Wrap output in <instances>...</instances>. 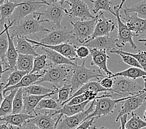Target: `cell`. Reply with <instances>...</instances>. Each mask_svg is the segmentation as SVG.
Segmentation results:
<instances>
[{
	"instance_id": "cell-54",
	"label": "cell",
	"mask_w": 146,
	"mask_h": 129,
	"mask_svg": "<svg viewBox=\"0 0 146 129\" xmlns=\"http://www.w3.org/2000/svg\"><path fill=\"white\" fill-rule=\"evenodd\" d=\"M138 41L139 42L144 43V45L145 46H146V38H144V39H140L138 40Z\"/></svg>"
},
{
	"instance_id": "cell-33",
	"label": "cell",
	"mask_w": 146,
	"mask_h": 129,
	"mask_svg": "<svg viewBox=\"0 0 146 129\" xmlns=\"http://www.w3.org/2000/svg\"><path fill=\"white\" fill-rule=\"evenodd\" d=\"M24 95H44L53 92L54 89L48 88L39 84H34L23 88Z\"/></svg>"
},
{
	"instance_id": "cell-51",
	"label": "cell",
	"mask_w": 146,
	"mask_h": 129,
	"mask_svg": "<svg viewBox=\"0 0 146 129\" xmlns=\"http://www.w3.org/2000/svg\"><path fill=\"white\" fill-rule=\"evenodd\" d=\"M90 129H111V128H106L105 127H96L95 125H93L90 128ZM118 129H121V127H119Z\"/></svg>"
},
{
	"instance_id": "cell-35",
	"label": "cell",
	"mask_w": 146,
	"mask_h": 129,
	"mask_svg": "<svg viewBox=\"0 0 146 129\" xmlns=\"http://www.w3.org/2000/svg\"><path fill=\"white\" fill-rule=\"evenodd\" d=\"M62 107L61 104L54 98L44 97L38 104L36 108V112L42 109H50L51 110H58Z\"/></svg>"
},
{
	"instance_id": "cell-58",
	"label": "cell",
	"mask_w": 146,
	"mask_h": 129,
	"mask_svg": "<svg viewBox=\"0 0 146 129\" xmlns=\"http://www.w3.org/2000/svg\"></svg>"
},
{
	"instance_id": "cell-53",
	"label": "cell",
	"mask_w": 146,
	"mask_h": 129,
	"mask_svg": "<svg viewBox=\"0 0 146 129\" xmlns=\"http://www.w3.org/2000/svg\"><path fill=\"white\" fill-rule=\"evenodd\" d=\"M126 0H121L120 4L119 5V8L120 10L123 8V6L125 4V3H126Z\"/></svg>"
},
{
	"instance_id": "cell-2",
	"label": "cell",
	"mask_w": 146,
	"mask_h": 129,
	"mask_svg": "<svg viewBox=\"0 0 146 129\" xmlns=\"http://www.w3.org/2000/svg\"><path fill=\"white\" fill-rule=\"evenodd\" d=\"M73 68L74 66L72 65H55L48 62L44 75L39 81L35 83V84L48 82L52 85L54 89L60 88L65 84L69 85L68 83L72 74Z\"/></svg>"
},
{
	"instance_id": "cell-12",
	"label": "cell",
	"mask_w": 146,
	"mask_h": 129,
	"mask_svg": "<svg viewBox=\"0 0 146 129\" xmlns=\"http://www.w3.org/2000/svg\"><path fill=\"white\" fill-rule=\"evenodd\" d=\"M95 100L92 101L87 109L72 116H63L57 125V129H75L83 122L95 109Z\"/></svg>"
},
{
	"instance_id": "cell-44",
	"label": "cell",
	"mask_w": 146,
	"mask_h": 129,
	"mask_svg": "<svg viewBox=\"0 0 146 129\" xmlns=\"http://www.w3.org/2000/svg\"><path fill=\"white\" fill-rule=\"evenodd\" d=\"M76 54L77 55V57L82 60L87 59L90 55H91L90 53V48L86 45H83L80 47H76Z\"/></svg>"
},
{
	"instance_id": "cell-25",
	"label": "cell",
	"mask_w": 146,
	"mask_h": 129,
	"mask_svg": "<svg viewBox=\"0 0 146 129\" xmlns=\"http://www.w3.org/2000/svg\"><path fill=\"white\" fill-rule=\"evenodd\" d=\"M36 115L28 114L24 112H21L18 114H11L9 115H8V116L1 117L0 120L2 122H5L6 123H8L10 125H13V126L15 127H19L23 125L24 124L27 122L31 118L35 117Z\"/></svg>"
},
{
	"instance_id": "cell-20",
	"label": "cell",
	"mask_w": 146,
	"mask_h": 129,
	"mask_svg": "<svg viewBox=\"0 0 146 129\" xmlns=\"http://www.w3.org/2000/svg\"><path fill=\"white\" fill-rule=\"evenodd\" d=\"M45 72H46V69L41 73H27L24 77L21 80V81L18 83V84H16L14 86H11L8 87V88H5L3 91H1V100L3 101V98L5 96V94L8 91H11L21 88H26L28 87L30 85L34 84L36 82L40 79L41 77H42V76L44 75Z\"/></svg>"
},
{
	"instance_id": "cell-13",
	"label": "cell",
	"mask_w": 146,
	"mask_h": 129,
	"mask_svg": "<svg viewBox=\"0 0 146 129\" xmlns=\"http://www.w3.org/2000/svg\"><path fill=\"white\" fill-rule=\"evenodd\" d=\"M65 3L70 6L68 13L70 17H78L80 20H87L96 17L92 13L87 4L83 0H67Z\"/></svg>"
},
{
	"instance_id": "cell-8",
	"label": "cell",
	"mask_w": 146,
	"mask_h": 129,
	"mask_svg": "<svg viewBox=\"0 0 146 129\" xmlns=\"http://www.w3.org/2000/svg\"><path fill=\"white\" fill-rule=\"evenodd\" d=\"M144 82V88L136 95L129 96L127 98L122 101V106L118 111L117 116L115 118L116 122L119 120L121 116L124 114H131L139 108L146 101V77L142 78Z\"/></svg>"
},
{
	"instance_id": "cell-14",
	"label": "cell",
	"mask_w": 146,
	"mask_h": 129,
	"mask_svg": "<svg viewBox=\"0 0 146 129\" xmlns=\"http://www.w3.org/2000/svg\"><path fill=\"white\" fill-rule=\"evenodd\" d=\"M121 18L135 37L143 36L146 38V19L141 18L134 13H124Z\"/></svg>"
},
{
	"instance_id": "cell-42",
	"label": "cell",
	"mask_w": 146,
	"mask_h": 129,
	"mask_svg": "<svg viewBox=\"0 0 146 129\" xmlns=\"http://www.w3.org/2000/svg\"><path fill=\"white\" fill-rule=\"evenodd\" d=\"M57 90V101L61 105L66 102L72 96L70 86L68 84H65L60 88L54 89Z\"/></svg>"
},
{
	"instance_id": "cell-40",
	"label": "cell",
	"mask_w": 146,
	"mask_h": 129,
	"mask_svg": "<svg viewBox=\"0 0 146 129\" xmlns=\"http://www.w3.org/2000/svg\"><path fill=\"white\" fill-rule=\"evenodd\" d=\"M146 127V121L142 120L137 114L133 112L131 117L125 125L126 129H142Z\"/></svg>"
},
{
	"instance_id": "cell-41",
	"label": "cell",
	"mask_w": 146,
	"mask_h": 129,
	"mask_svg": "<svg viewBox=\"0 0 146 129\" xmlns=\"http://www.w3.org/2000/svg\"><path fill=\"white\" fill-rule=\"evenodd\" d=\"M24 112V89L18 88L13 101L12 114H18Z\"/></svg>"
},
{
	"instance_id": "cell-55",
	"label": "cell",
	"mask_w": 146,
	"mask_h": 129,
	"mask_svg": "<svg viewBox=\"0 0 146 129\" xmlns=\"http://www.w3.org/2000/svg\"><path fill=\"white\" fill-rule=\"evenodd\" d=\"M143 117H144V119L145 121H146V109L144 110V115H143Z\"/></svg>"
},
{
	"instance_id": "cell-32",
	"label": "cell",
	"mask_w": 146,
	"mask_h": 129,
	"mask_svg": "<svg viewBox=\"0 0 146 129\" xmlns=\"http://www.w3.org/2000/svg\"><path fill=\"white\" fill-rule=\"evenodd\" d=\"M0 36V58H1V65L5 67L6 71H9V65L6 61V54L9 46V40L7 34L5 32L1 34Z\"/></svg>"
},
{
	"instance_id": "cell-34",
	"label": "cell",
	"mask_w": 146,
	"mask_h": 129,
	"mask_svg": "<svg viewBox=\"0 0 146 129\" xmlns=\"http://www.w3.org/2000/svg\"><path fill=\"white\" fill-rule=\"evenodd\" d=\"M27 72L19 70V69H15L13 71H11V73L9 75L8 78L7 79V83L5 85L4 83L1 82V91H3L5 88H8V87L14 86L21 81V80L27 74Z\"/></svg>"
},
{
	"instance_id": "cell-10",
	"label": "cell",
	"mask_w": 146,
	"mask_h": 129,
	"mask_svg": "<svg viewBox=\"0 0 146 129\" xmlns=\"http://www.w3.org/2000/svg\"><path fill=\"white\" fill-rule=\"evenodd\" d=\"M75 39L72 29L70 30L65 27L61 28H54L44 36L39 42L46 45H58L62 43L69 42V41Z\"/></svg>"
},
{
	"instance_id": "cell-31",
	"label": "cell",
	"mask_w": 146,
	"mask_h": 129,
	"mask_svg": "<svg viewBox=\"0 0 146 129\" xmlns=\"http://www.w3.org/2000/svg\"><path fill=\"white\" fill-rule=\"evenodd\" d=\"M117 76H126V77L133 78L134 79H137V78H144V77H146V71L141 68L131 67L130 68L125 69V70L113 73V75L109 76L111 78H114Z\"/></svg>"
},
{
	"instance_id": "cell-26",
	"label": "cell",
	"mask_w": 146,
	"mask_h": 129,
	"mask_svg": "<svg viewBox=\"0 0 146 129\" xmlns=\"http://www.w3.org/2000/svg\"><path fill=\"white\" fill-rule=\"evenodd\" d=\"M27 40L25 36L16 37V49L19 54L32 55L34 56H38L39 54L36 51V47Z\"/></svg>"
},
{
	"instance_id": "cell-16",
	"label": "cell",
	"mask_w": 146,
	"mask_h": 129,
	"mask_svg": "<svg viewBox=\"0 0 146 129\" xmlns=\"http://www.w3.org/2000/svg\"><path fill=\"white\" fill-rule=\"evenodd\" d=\"M90 48H98V49L111 51L121 48L122 47L118 43L117 39L110 36H100L86 42L84 44Z\"/></svg>"
},
{
	"instance_id": "cell-43",
	"label": "cell",
	"mask_w": 146,
	"mask_h": 129,
	"mask_svg": "<svg viewBox=\"0 0 146 129\" xmlns=\"http://www.w3.org/2000/svg\"><path fill=\"white\" fill-rule=\"evenodd\" d=\"M117 55H119L121 58V60L119 61V62H123L124 64H127V65L131 66V67H139L142 68L139 62L134 57L131 56V55L121 53L117 54Z\"/></svg>"
},
{
	"instance_id": "cell-38",
	"label": "cell",
	"mask_w": 146,
	"mask_h": 129,
	"mask_svg": "<svg viewBox=\"0 0 146 129\" xmlns=\"http://www.w3.org/2000/svg\"><path fill=\"white\" fill-rule=\"evenodd\" d=\"M111 54H117L119 53L124 54H128L131 56L134 57L136 60L139 62L141 67H142L145 71H146V51L145 50H139L137 53H131V52H125L121 48H118V49L113 50L110 51Z\"/></svg>"
},
{
	"instance_id": "cell-49",
	"label": "cell",
	"mask_w": 146,
	"mask_h": 129,
	"mask_svg": "<svg viewBox=\"0 0 146 129\" xmlns=\"http://www.w3.org/2000/svg\"><path fill=\"white\" fill-rule=\"evenodd\" d=\"M129 114H124V116H121L119 118V120L121 122V129H126L125 128V125H126V123L127 122V118Z\"/></svg>"
},
{
	"instance_id": "cell-47",
	"label": "cell",
	"mask_w": 146,
	"mask_h": 129,
	"mask_svg": "<svg viewBox=\"0 0 146 129\" xmlns=\"http://www.w3.org/2000/svg\"><path fill=\"white\" fill-rule=\"evenodd\" d=\"M95 119H96L95 117L90 118L86 120L83 122H82L75 129H90L93 125V122L94 121H95Z\"/></svg>"
},
{
	"instance_id": "cell-7",
	"label": "cell",
	"mask_w": 146,
	"mask_h": 129,
	"mask_svg": "<svg viewBox=\"0 0 146 129\" xmlns=\"http://www.w3.org/2000/svg\"><path fill=\"white\" fill-rule=\"evenodd\" d=\"M99 16L96 15L95 18L91 19L70 22L73 26V34L78 42L84 44L92 37Z\"/></svg>"
},
{
	"instance_id": "cell-23",
	"label": "cell",
	"mask_w": 146,
	"mask_h": 129,
	"mask_svg": "<svg viewBox=\"0 0 146 129\" xmlns=\"http://www.w3.org/2000/svg\"><path fill=\"white\" fill-rule=\"evenodd\" d=\"M42 50L47 55L48 61L53 65H67L75 66L78 64L77 61H73L70 58L64 56L63 55L54 50H52L50 48L42 47Z\"/></svg>"
},
{
	"instance_id": "cell-1",
	"label": "cell",
	"mask_w": 146,
	"mask_h": 129,
	"mask_svg": "<svg viewBox=\"0 0 146 129\" xmlns=\"http://www.w3.org/2000/svg\"><path fill=\"white\" fill-rule=\"evenodd\" d=\"M41 14L40 12H36L27 16L24 18L21 19L9 28V32L12 37L25 36L30 35H35L40 32H50L43 25L44 22H48L47 19H40Z\"/></svg>"
},
{
	"instance_id": "cell-28",
	"label": "cell",
	"mask_w": 146,
	"mask_h": 129,
	"mask_svg": "<svg viewBox=\"0 0 146 129\" xmlns=\"http://www.w3.org/2000/svg\"><path fill=\"white\" fill-rule=\"evenodd\" d=\"M86 91H95L97 93H100V92H106L109 91L108 89L104 88L101 84L99 81H89L88 83H85V85H83L82 86H81L76 91H75L74 94H73L72 96L69 98L66 102H65L64 104H62V106H63L64 104H65L67 103H68L69 101H70L73 97L81 95V94L83 93Z\"/></svg>"
},
{
	"instance_id": "cell-39",
	"label": "cell",
	"mask_w": 146,
	"mask_h": 129,
	"mask_svg": "<svg viewBox=\"0 0 146 129\" xmlns=\"http://www.w3.org/2000/svg\"><path fill=\"white\" fill-rule=\"evenodd\" d=\"M48 64V61L46 54L35 57L34 61L33 69L31 71V73H41L44 71L47 68Z\"/></svg>"
},
{
	"instance_id": "cell-27",
	"label": "cell",
	"mask_w": 146,
	"mask_h": 129,
	"mask_svg": "<svg viewBox=\"0 0 146 129\" xmlns=\"http://www.w3.org/2000/svg\"><path fill=\"white\" fill-rule=\"evenodd\" d=\"M20 3H16L13 1V0H8L5 3L1 5L0 12H1V19H0V25L1 29L3 30V28L5 27V24L6 22V21L8 19L13 13L15 11L16 7L19 6Z\"/></svg>"
},
{
	"instance_id": "cell-48",
	"label": "cell",
	"mask_w": 146,
	"mask_h": 129,
	"mask_svg": "<svg viewBox=\"0 0 146 129\" xmlns=\"http://www.w3.org/2000/svg\"><path fill=\"white\" fill-rule=\"evenodd\" d=\"M17 129H41L39 127H37L36 124H34L31 122H27L26 124H24L22 126L19 127H16Z\"/></svg>"
},
{
	"instance_id": "cell-9",
	"label": "cell",
	"mask_w": 146,
	"mask_h": 129,
	"mask_svg": "<svg viewBox=\"0 0 146 129\" xmlns=\"http://www.w3.org/2000/svg\"><path fill=\"white\" fill-rule=\"evenodd\" d=\"M113 10L114 13L113 14V15L116 17L117 21V39L118 40V43L121 45V47H124L126 44H129L132 48L135 50L137 48V45L134 43L133 40V37L134 36V34L122 20L121 15H120L119 5L114 6Z\"/></svg>"
},
{
	"instance_id": "cell-36",
	"label": "cell",
	"mask_w": 146,
	"mask_h": 129,
	"mask_svg": "<svg viewBox=\"0 0 146 129\" xmlns=\"http://www.w3.org/2000/svg\"><path fill=\"white\" fill-rule=\"evenodd\" d=\"M90 1L93 4L92 12L94 15L101 11H108L112 15L114 13V10L111 8L112 2L110 0H90Z\"/></svg>"
},
{
	"instance_id": "cell-56",
	"label": "cell",
	"mask_w": 146,
	"mask_h": 129,
	"mask_svg": "<svg viewBox=\"0 0 146 129\" xmlns=\"http://www.w3.org/2000/svg\"><path fill=\"white\" fill-rule=\"evenodd\" d=\"M6 1V0H0V5H2L3 3H5Z\"/></svg>"
},
{
	"instance_id": "cell-3",
	"label": "cell",
	"mask_w": 146,
	"mask_h": 129,
	"mask_svg": "<svg viewBox=\"0 0 146 129\" xmlns=\"http://www.w3.org/2000/svg\"><path fill=\"white\" fill-rule=\"evenodd\" d=\"M86 60L87 59H84L80 65L76 64L73 68L72 74L68 83L71 88L72 96L81 86L92 79L96 78L99 81L100 78L105 77L100 69H89L86 67Z\"/></svg>"
},
{
	"instance_id": "cell-5",
	"label": "cell",
	"mask_w": 146,
	"mask_h": 129,
	"mask_svg": "<svg viewBox=\"0 0 146 129\" xmlns=\"http://www.w3.org/2000/svg\"><path fill=\"white\" fill-rule=\"evenodd\" d=\"M49 3L50 1L47 0H26L21 2L6 23L10 27L13 24L18 22L31 14L37 12L42 7L47 6Z\"/></svg>"
},
{
	"instance_id": "cell-45",
	"label": "cell",
	"mask_w": 146,
	"mask_h": 129,
	"mask_svg": "<svg viewBox=\"0 0 146 129\" xmlns=\"http://www.w3.org/2000/svg\"><path fill=\"white\" fill-rule=\"evenodd\" d=\"M100 83L104 88L108 89L109 91L110 90L113 88V85H114V78H111L109 76H105V77L102 78L98 81Z\"/></svg>"
},
{
	"instance_id": "cell-19",
	"label": "cell",
	"mask_w": 146,
	"mask_h": 129,
	"mask_svg": "<svg viewBox=\"0 0 146 129\" xmlns=\"http://www.w3.org/2000/svg\"><path fill=\"white\" fill-rule=\"evenodd\" d=\"M107 50L98 48H90V53L92 58L91 65H95L101 70L106 73V76H110L113 73L108 68L107 62L110 56L107 54Z\"/></svg>"
},
{
	"instance_id": "cell-21",
	"label": "cell",
	"mask_w": 146,
	"mask_h": 129,
	"mask_svg": "<svg viewBox=\"0 0 146 129\" xmlns=\"http://www.w3.org/2000/svg\"><path fill=\"white\" fill-rule=\"evenodd\" d=\"M4 28V30H2L1 34H3L6 32L9 40L8 49L6 54V61L9 65V69L11 71H13L16 69V65L17 60H18L19 54L18 51H17L16 47H15V42H14V37H12L9 32L8 29L9 27L7 24V23H5Z\"/></svg>"
},
{
	"instance_id": "cell-15",
	"label": "cell",
	"mask_w": 146,
	"mask_h": 129,
	"mask_svg": "<svg viewBox=\"0 0 146 129\" xmlns=\"http://www.w3.org/2000/svg\"><path fill=\"white\" fill-rule=\"evenodd\" d=\"M27 40L31 43H32L34 45H35L36 47L41 46L44 47H46L50 48L52 50L56 51L60 54L63 55L64 56L70 58V60L73 61H77V55L76 54V45H74L70 42L62 43L58 45H46L40 43V42L37 41L35 40H33L29 39L28 37H26Z\"/></svg>"
},
{
	"instance_id": "cell-11",
	"label": "cell",
	"mask_w": 146,
	"mask_h": 129,
	"mask_svg": "<svg viewBox=\"0 0 146 129\" xmlns=\"http://www.w3.org/2000/svg\"><path fill=\"white\" fill-rule=\"evenodd\" d=\"M68 13L67 9L54 0H51L49 4L47 6V8L42 13H40L41 16L44 17L45 19H47L54 24V28L56 29L62 27V21L65 15H68Z\"/></svg>"
},
{
	"instance_id": "cell-18",
	"label": "cell",
	"mask_w": 146,
	"mask_h": 129,
	"mask_svg": "<svg viewBox=\"0 0 146 129\" xmlns=\"http://www.w3.org/2000/svg\"><path fill=\"white\" fill-rule=\"evenodd\" d=\"M54 112H52V111L37 113L35 117L28 121L36 124L41 129H57V118H54Z\"/></svg>"
},
{
	"instance_id": "cell-57",
	"label": "cell",
	"mask_w": 146,
	"mask_h": 129,
	"mask_svg": "<svg viewBox=\"0 0 146 129\" xmlns=\"http://www.w3.org/2000/svg\"><path fill=\"white\" fill-rule=\"evenodd\" d=\"M12 127H13V129H17L16 127H15V126H13V125H12Z\"/></svg>"
},
{
	"instance_id": "cell-46",
	"label": "cell",
	"mask_w": 146,
	"mask_h": 129,
	"mask_svg": "<svg viewBox=\"0 0 146 129\" xmlns=\"http://www.w3.org/2000/svg\"><path fill=\"white\" fill-rule=\"evenodd\" d=\"M85 101H86L84 94L82 93L81 95L74 97L66 104H68V105L72 106V105H76V104H82L83 103L85 102Z\"/></svg>"
},
{
	"instance_id": "cell-22",
	"label": "cell",
	"mask_w": 146,
	"mask_h": 129,
	"mask_svg": "<svg viewBox=\"0 0 146 129\" xmlns=\"http://www.w3.org/2000/svg\"><path fill=\"white\" fill-rule=\"evenodd\" d=\"M57 90L54 89L47 95H24V112L36 115L37 112H36V108L40 101L44 97L57 95Z\"/></svg>"
},
{
	"instance_id": "cell-59",
	"label": "cell",
	"mask_w": 146,
	"mask_h": 129,
	"mask_svg": "<svg viewBox=\"0 0 146 129\" xmlns=\"http://www.w3.org/2000/svg\"></svg>"
},
{
	"instance_id": "cell-50",
	"label": "cell",
	"mask_w": 146,
	"mask_h": 129,
	"mask_svg": "<svg viewBox=\"0 0 146 129\" xmlns=\"http://www.w3.org/2000/svg\"><path fill=\"white\" fill-rule=\"evenodd\" d=\"M0 129H13V127L11 125L5 122L0 125Z\"/></svg>"
},
{
	"instance_id": "cell-4",
	"label": "cell",
	"mask_w": 146,
	"mask_h": 129,
	"mask_svg": "<svg viewBox=\"0 0 146 129\" xmlns=\"http://www.w3.org/2000/svg\"><path fill=\"white\" fill-rule=\"evenodd\" d=\"M129 96L123 98L115 99L114 95L112 93L109 91L104 92L103 95L98 96L95 99V109L93 112L86 118L85 120L92 117H95L96 119L102 116L111 114L114 112V109L117 107V103L126 100Z\"/></svg>"
},
{
	"instance_id": "cell-6",
	"label": "cell",
	"mask_w": 146,
	"mask_h": 129,
	"mask_svg": "<svg viewBox=\"0 0 146 129\" xmlns=\"http://www.w3.org/2000/svg\"><path fill=\"white\" fill-rule=\"evenodd\" d=\"M114 78L113 86L109 92L117 94L120 98L136 95L144 88V85L139 84L136 79L123 76H115Z\"/></svg>"
},
{
	"instance_id": "cell-52",
	"label": "cell",
	"mask_w": 146,
	"mask_h": 129,
	"mask_svg": "<svg viewBox=\"0 0 146 129\" xmlns=\"http://www.w3.org/2000/svg\"><path fill=\"white\" fill-rule=\"evenodd\" d=\"M54 1H56V2H58L61 6H64V3L66 2V1H67V0H54Z\"/></svg>"
},
{
	"instance_id": "cell-37",
	"label": "cell",
	"mask_w": 146,
	"mask_h": 129,
	"mask_svg": "<svg viewBox=\"0 0 146 129\" xmlns=\"http://www.w3.org/2000/svg\"><path fill=\"white\" fill-rule=\"evenodd\" d=\"M123 11L124 13H134L139 17L146 19V0H142L131 7H126Z\"/></svg>"
},
{
	"instance_id": "cell-24",
	"label": "cell",
	"mask_w": 146,
	"mask_h": 129,
	"mask_svg": "<svg viewBox=\"0 0 146 129\" xmlns=\"http://www.w3.org/2000/svg\"><path fill=\"white\" fill-rule=\"evenodd\" d=\"M89 101H85V102L83 103L82 104H76V105H68V104H65L62 106V107L60 110L54 111V114H58V116L57 117V124L61 119V118L63 117V116H72L75 115L78 113L82 112V111L85 110V108L86 106L87 105Z\"/></svg>"
},
{
	"instance_id": "cell-30",
	"label": "cell",
	"mask_w": 146,
	"mask_h": 129,
	"mask_svg": "<svg viewBox=\"0 0 146 129\" xmlns=\"http://www.w3.org/2000/svg\"><path fill=\"white\" fill-rule=\"evenodd\" d=\"M18 89H15L11 91L8 95L5 96L4 98L1 101V107H0V116L1 117L8 116L13 113V101Z\"/></svg>"
},
{
	"instance_id": "cell-17",
	"label": "cell",
	"mask_w": 146,
	"mask_h": 129,
	"mask_svg": "<svg viewBox=\"0 0 146 129\" xmlns=\"http://www.w3.org/2000/svg\"><path fill=\"white\" fill-rule=\"evenodd\" d=\"M116 27V24L113 19L107 18L103 12H100L99 18L96 24L95 30L92 37L90 40L100 36H110V34L113 32Z\"/></svg>"
},
{
	"instance_id": "cell-29",
	"label": "cell",
	"mask_w": 146,
	"mask_h": 129,
	"mask_svg": "<svg viewBox=\"0 0 146 129\" xmlns=\"http://www.w3.org/2000/svg\"><path fill=\"white\" fill-rule=\"evenodd\" d=\"M34 58L35 56L32 55L19 54L15 69L31 73L33 69Z\"/></svg>"
}]
</instances>
